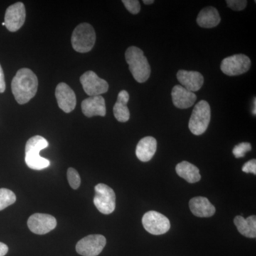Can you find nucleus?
I'll return each instance as SVG.
<instances>
[{"label":"nucleus","instance_id":"21","mask_svg":"<svg viewBox=\"0 0 256 256\" xmlns=\"http://www.w3.org/2000/svg\"><path fill=\"white\" fill-rule=\"evenodd\" d=\"M234 224L239 232L247 238H255L256 237V216H250L244 218L242 216H237L234 218Z\"/></svg>","mask_w":256,"mask_h":256},{"label":"nucleus","instance_id":"14","mask_svg":"<svg viewBox=\"0 0 256 256\" xmlns=\"http://www.w3.org/2000/svg\"><path fill=\"white\" fill-rule=\"evenodd\" d=\"M176 78L182 86L193 92L200 90L204 84L203 76L198 72L180 70L176 74Z\"/></svg>","mask_w":256,"mask_h":256},{"label":"nucleus","instance_id":"7","mask_svg":"<svg viewBox=\"0 0 256 256\" xmlns=\"http://www.w3.org/2000/svg\"><path fill=\"white\" fill-rule=\"evenodd\" d=\"M252 66L249 57L244 54H235L227 57L220 64V70L229 76L246 73Z\"/></svg>","mask_w":256,"mask_h":256},{"label":"nucleus","instance_id":"24","mask_svg":"<svg viewBox=\"0 0 256 256\" xmlns=\"http://www.w3.org/2000/svg\"><path fill=\"white\" fill-rule=\"evenodd\" d=\"M67 178L69 184L74 190H77L80 185V178L78 172L74 168H68L67 171Z\"/></svg>","mask_w":256,"mask_h":256},{"label":"nucleus","instance_id":"33","mask_svg":"<svg viewBox=\"0 0 256 256\" xmlns=\"http://www.w3.org/2000/svg\"><path fill=\"white\" fill-rule=\"evenodd\" d=\"M2 24V25H3V26H5V24H4V22H3Z\"/></svg>","mask_w":256,"mask_h":256},{"label":"nucleus","instance_id":"11","mask_svg":"<svg viewBox=\"0 0 256 256\" xmlns=\"http://www.w3.org/2000/svg\"><path fill=\"white\" fill-rule=\"evenodd\" d=\"M28 225L32 233L44 235L56 228L57 222L53 216L46 214H34L28 218Z\"/></svg>","mask_w":256,"mask_h":256},{"label":"nucleus","instance_id":"1","mask_svg":"<svg viewBox=\"0 0 256 256\" xmlns=\"http://www.w3.org/2000/svg\"><path fill=\"white\" fill-rule=\"evenodd\" d=\"M38 82L30 68H23L16 72L12 82V92L20 105L28 104L36 95Z\"/></svg>","mask_w":256,"mask_h":256},{"label":"nucleus","instance_id":"16","mask_svg":"<svg viewBox=\"0 0 256 256\" xmlns=\"http://www.w3.org/2000/svg\"><path fill=\"white\" fill-rule=\"evenodd\" d=\"M173 104L180 109H186L192 107L196 100V95L190 92L182 86H175L172 92Z\"/></svg>","mask_w":256,"mask_h":256},{"label":"nucleus","instance_id":"31","mask_svg":"<svg viewBox=\"0 0 256 256\" xmlns=\"http://www.w3.org/2000/svg\"><path fill=\"white\" fill-rule=\"evenodd\" d=\"M143 2L146 4H152L154 2V0H143Z\"/></svg>","mask_w":256,"mask_h":256},{"label":"nucleus","instance_id":"20","mask_svg":"<svg viewBox=\"0 0 256 256\" xmlns=\"http://www.w3.org/2000/svg\"><path fill=\"white\" fill-rule=\"evenodd\" d=\"M130 96L127 90H122L118 96L117 102L114 107V118L120 122H126L129 120L130 114L127 104L129 101Z\"/></svg>","mask_w":256,"mask_h":256},{"label":"nucleus","instance_id":"4","mask_svg":"<svg viewBox=\"0 0 256 256\" xmlns=\"http://www.w3.org/2000/svg\"><path fill=\"white\" fill-rule=\"evenodd\" d=\"M96 40L95 30L88 23H82L74 30L72 44L76 52L87 53L94 48Z\"/></svg>","mask_w":256,"mask_h":256},{"label":"nucleus","instance_id":"26","mask_svg":"<svg viewBox=\"0 0 256 256\" xmlns=\"http://www.w3.org/2000/svg\"><path fill=\"white\" fill-rule=\"evenodd\" d=\"M122 2L131 14H137L140 12V4L138 0H122Z\"/></svg>","mask_w":256,"mask_h":256},{"label":"nucleus","instance_id":"17","mask_svg":"<svg viewBox=\"0 0 256 256\" xmlns=\"http://www.w3.org/2000/svg\"><path fill=\"white\" fill-rule=\"evenodd\" d=\"M190 208L196 216L210 217L214 215L216 208L206 197L197 196L192 198L190 202Z\"/></svg>","mask_w":256,"mask_h":256},{"label":"nucleus","instance_id":"13","mask_svg":"<svg viewBox=\"0 0 256 256\" xmlns=\"http://www.w3.org/2000/svg\"><path fill=\"white\" fill-rule=\"evenodd\" d=\"M56 98L58 107L66 114L72 112L76 106V96L68 84L60 82L56 88Z\"/></svg>","mask_w":256,"mask_h":256},{"label":"nucleus","instance_id":"8","mask_svg":"<svg viewBox=\"0 0 256 256\" xmlns=\"http://www.w3.org/2000/svg\"><path fill=\"white\" fill-rule=\"evenodd\" d=\"M142 222L144 228L152 235H162L170 228V222L168 218L154 210L144 214Z\"/></svg>","mask_w":256,"mask_h":256},{"label":"nucleus","instance_id":"9","mask_svg":"<svg viewBox=\"0 0 256 256\" xmlns=\"http://www.w3.org/2000/svg\"><path fill=\"white\" fill-rule=\"evenodd\" d=\"M106 238L99 234L89 235L77 242L76 250L82 256H97L104 250Z\"/></svg>","mask_w":256,"mask_h":256},{"label":"nucleus","instance_id":"27","mask_svg":"<svg viewBox=\"0 0 256 256\" xmlns=\"http://www.w3.org/2000/svg\"><path fill=\"white\" fill-rule=\"evenodd\" d=\"M226 3L229 8L235 11H242L247 6L246 0H227Z\"/></svg>","mask_w":256,"mask_h":256},{"label":"nucleus","instance_id":"28","mask_svg":"<svg viewBox=\"0 0 256 256\" xmlns=\"http://www.w3.org/2000/svg\"><path fill=\"white\" fill-rule=\"evenodd\" d=\"M242 171L246 173H252L256 174V160L255 159L250 160L244 164L242 168Z\"/></svg>","mask_w":256,"mask_h":256},{"label":"nucleus","instance_id":"23","mask_svg":"<svg viewBox=\"0 0 256 256\" xmlns=\"http://www.w3.org/2000/svg\"><path fill=\"white\" fill-rule=\"evenodd\" d=\"M16 195L8 188H0V210L13 204L16 202Z\"/></svg>","mask_w":256,"mask_h":256},{"label":"nucleus","instance_id":"6","mask_svg":"<svg viewBox=\"0 0 256 256\" xmlns=\"http://www.w3.org/2000/svg\"><path fill=\"white\" fill-rule=\"evenodd\" d=\"M95 192L94 203L97 210L104 214H112L116 206L114 190L104 184H98L95 186Z\"/></svg>","mask_w":256,"mask_h":256},{"label":"nucleus","instance_id":"2","mask_svg":"<svg viewBox=\"0 0 256 256\" xmlns=\"http://www.w3.org/2000/svg\"><path fill=\"white\" fill-rule=\"evenodd\" d=\"M126 60L136 82L142 84L148 80L151 74L150 66L140 48L129 47L126 52Z\"/></svg>","mask_w":256,"mask_h":256},{"label":"nucleus","instance_id":"18","mask_svg":"<svg viewBox=\"0 0 256 256\" xmlns=\"http://www.w3.org/2000/svg\"><path fill=\"white\" fill-rule=\"evenodd\" d=\"M158 142L156 138L148 136L141 139L136 148V156L138 160L146 162L152 160L156 151Z\"/></svg>","mask_w":256,"mask_h":256},{"label":"nucleus","instance_id":"10","mask_svg":"<svg viewBox=\"0 0 256 256\" xmlns=\"http://www.w3.org/2000/svg\"><path fill=\"white\" fill-rule=\"evenodd\" d=\"M80 82L84 92L90 97L106 94L109 89L108 82L104 79L100 78L92 70H88L82 74L80 76Z\"/></svg>","mask_w":256,"mask_h":256},{"label":"nucleus","instance_id":"12","mask_svg":"<svg viewBox=\"0 0 256 256\" xmlns=\"http://www.w3.org/2000/svg\"><path fill=\"white\" fill-rule=\"evenodd\" d=\"M26 10L22 2L11 5L6 10L4 24L6 28L11 32L18 31L25 22Z\"/></svg>","mask_w":256,"mask_h":256},{"label":"nucleus","instance_id":"29","mask_svg":"<svg viewBox=\"0 0 256 256\" xmlns=\"http://www.w3.org/2000/svg\"><path fill=\"white\" fill-rule=\"evenodd\" d=\"M5 89H6V82H5L4 72L0 65V94L4 92Z\"/></svg>","mask_w":256,"mask_h":256},{"label":"nucleus","instance_id":"5","mask_svg":"<svg viewBox=\"0 0 256 256\" xmlns=\"http://www.w3.org/2000/svg\"><path fill=\"white\" fill-rule=\"evenodd\" d=\"M210 120V108L206 100H201L195 106L188 122L192 134L201 136L208 127Z\"/></svg>","mask_w":256,"mask_h":256},{"label":"nucleus","instance_id":"32","mask_svg":"<svg viewBox=\"0 0 256 256\" xmlns=\"http://www.w3.org/2000/svg\"><path fill=\"white\" fill-rule=\"evenodd\" d=\"M256 98H255V100H254V110H252V114H254V116H256Z\"/></svg>","mask_w":256,"mask_h":256},{"label":"nucleus","instance_id":"3","mask_svg":"<svg viewBox=\"0 0 256 256\" xmlns=\"http://www.w3.org/2000/svg\"><path fill=\"white\" fill-rule=\"evenodd\" d=\"M48 146V141L42 136H34L28 140L25 146V162L30 169L42 170L50 166V160L40 154V152Z\"/></svg>","mask_w":256,"mask_h":256},{"label":"nucleus","instance_id":"19","mask_svg":"<svg viewBox=\"0 0 256 256\" xmlns=\"http://www.w3.org/2000/svg\"><path fill=\"white\" fill-rule=\"evenodd\" d=\"M196 22L202 28H215L220 22V13L213 6H207L200 12L197 16Z\"/></svg>","mask_w":256,"mask_h":256},{"label":"nucleus","instance_id":"25","mask_svg":"<svg viewBox=\"0 0 256 256\" xmlns=\"http://www.w3.org/2000/svg\"><path fill=\"white\" fill-rule=\"evenodd\" d=\"M252 144L249 142H242L234 146L233 154L236 158H244L248 152L252 150Z\"/></svg>","mask_w":256,"mask_h":256},{"label":"nucleus","instance_id":"30","mask_svg":"<svg viewBox=\"0 0 256 256\" xmlns=\"http://www.w3.org/2000/svg\"><path fill=\"white\" fill-rule=\"evenodd\" d=\"M9 248L6 244L0 242V256H4L8 252Z\"/></svg>","mask_w":256,"mask_h":256},{"label":"nucleus","instance_id":"15","mask_svg":"<svg viewBox=\"0 0 256 256\" xmlns=\"http://www.w3.org/2000/svg\"><path fill=\"white\" fill-rule=\"evenodd\" d=\"M82 114L88 118L94 116L104 117L106 114V101L101 96H92L82 100Z\"/></svg>","mask_w":256,"mask_h":256},{"label":"nucleus","instance_id":"22","mask_svg":"<svg viewBox=\"0 0 256 256\" xmlns=\"http://www.w3.org/2000/svg\"><path fill=\"white\" fill-rule=\"evenodd\" d=\"M176 174L188 183L198 182L201 180L200 170L195 165L186 161L178 163L176 166Z\"/></svg>","mask_w":256,"mask_h":256}]
</instances>
